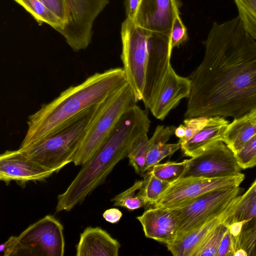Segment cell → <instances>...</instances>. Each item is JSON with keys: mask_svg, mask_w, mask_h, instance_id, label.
<instances>
[{"mask_svg": "<svg viewBox=\"0 0 256 256\" xmlns=\"http://www.w3.org/2000/svg\"><path fill=\"white\" fill-rule=\"evenodd\" d=\"M143 180L136 181L127 190L117 194L112 199L114 206L134 210L146 205L142 188Z\"/></svg>", "mask_w": 256, "mask_h": 256, "instance_id": "obj_24", "label": "cell"}, {"mask_svg": "<svg viewBox=\"0 0 256 256\" xmlns=\"http://www.w3.org/2000/svg\"><path fill=\"white\" fill-rule=\"evenodd\" d=\"M236 250L235 241L228 226L227 230L222 239L216 256H234Z\"/></svg>", "mask_w": 256, "mask_h": 256, "instance_id": "obj_34", "label": "cell"}, {"mask_svg": "<svg viewBox=\"0 0 256 256\" xmlns=\"http://www.w3.org/2000/svg\"><path fill=\"white\" fill-rule=\"evenodd\" d=\"M174 134L179 140L182 139L185 135V128L184 124H180L176 128L174 131Z\"/></svg>", "mask_w": 256, "mask_h": 256, "instance_id": "obj_37", "label": "cell"}, {"mask_svg": "<svg viewBox=\"0 0 256 256\" xmlns=\"http://www.w3.org/2000/svg\"><path fill=\"white\" fill-rule=\"evenodd\" d=\"M188 34L186 28L182 22L180 16L175 18L170 34V40L172 48H178L186 41Z\"/></svg>", "mask_w": 256, "mask_h": 256, "instance_id": "obj_33", "label": "cell"}, {"mask_svg": "<svg viewBox=\"0 0 256 256\" xmlns=\"http://www.w3.org/2000/svg\"><path fill=\"white\" fill-rule=\"evenodd\" d=\"M96 106L75 116L38 142L18 150L30 160L54 172H58L73 162Z\"/></svg>", "mask_w": 256, "mask_h": 256, "instance_id": "obj_4", "label": "cell"}, {"mask_svg": "<svg viewBox=\"0 0 256 256\" xmlns=\"http://www.w3.org/2000/svg\"><path fill=\"white\" fill-rule=\"evenodd\" d=\"M230 122L223 116L209 117L208 122L194 137L181 145L184 154L190 158L197 156L220 141Z\"/></svg>", "mask_w": 256, "mask_h": 256, "instance_id": "obj_20", "label": "cell"}, {"mask_svg": "<svg viewBox=\"0 0 256 256\" xmlns=\"http://www.w3.org/2000/svg\"><path fill=\"white\" fill-rule=\"evenodd\" d=\"M137 102L128 84L97 104L84 132L73 163L82 166L88 162L110 134L122 115Z\"/></svg>", "mask_w": 256, "mask_h": 256, "instance_id": "obj_5", "label": "cell"}, {"mask_svg": "<svg viewBox=\"0 0 256 256\" xmlns=\"http://www.w3.org/2000/svg\"><path fill=\"white\" fill-rule=\"evenodd\" d=\"M180 148L181 144L179 142L174 144L158 142L152 146L147 154L146 172L165 158L173 154Z\"/></svg>", "mask_w": 256, "mask_h": 256, "instance_id": "obj_28", "label": "cell"}, {"mask_svg": "<svg viewBox=\"0 0 256 256\" xmlns=\"http://www.w3.org/2000/svg\"><path fill=\"white\" fill-rule=\"evenodd\" d=\"M120 242L100 227L86 228L80 234L76 256H118Z\"/></svg>", "mask_w": 256, "mask_h": 256, "instance_id": "obj_19", "label": "cell"}, {"mask_svg": "<svg viewBox=\"0 0 256 256\" xmlns=\"http://www.w3.org/2000/svg\"><path fill=\"white\" fill-rule=\"evenodd\" d=\"M189 164L190 159L182 162H168L156 164L149 170L156 177L170 184L184 176Z\"/></svg>", "mask_w": 256, "mask_h": 256, "instance_id": "obj_25", "label": "cell"}, {"mask_svg": "<svg viewBox=\"0 0 256 256\" xmlns=\"http://www.w3.org/2000/svg\"><path fill=\"white\" fill-rule=\"evenodd\" d=\"M70 21L65 40L74 52L84 50L92 38L94 20L109 0H66Z\"/></svg>", "mask_w": 256, "mask_h": 256, "instance_id": "obj_11", "label": "cell"}, {"mask_svg": "<svg viewBox=\"0 0 256 256\" xmlns=\"http://www.w3.org/2000/svg\"><path fill=\"white\" fill-rule=\"evenodd\" d=\"M191 81L176 73L172 65L164 79L158 95L150 110L157 119L163 120L181 100L188 98Z\"/></svg>", "mask_w": 256, "mask_h": 256, "instance_id": "obj_18", "label": "cell"}, {"mask_svg": "<svg viewBox=\"0 0 256 256\" xmlns=\"http://www.w3.org/2000/svg\"><path fill=\"white\" fill-rule=\"evenodd\" d=\"M150 126L148 113L138 106L124 112L101 146L58 196L56 212L71 210L101 184L116 164L127 157L133 142L148 134Z\"/></svg>", "mask_w": 256, "mask_h": 256, "instance_id": "obj_2", "label": "cell"}, {"mask_svg": "<svg viewBox=\"0 0 256 256\" xmlns=\"http://www.w3.org/2000/svg\"><path fill=\"white\" fill-rule=\"evenodd\" d=\"M145 236L166 246L176 240L178 231V220L174 209L152 206L136 217Z\"/></svg>", "mask_w": 256, "mask_h": 256, "instance_id": "obj_17", "label": "cell"}, {"mask_svg": "<svg viewBox=\"0 0 256 256\" xmlns=\"http://www.w3.org/2000/svg\"><path fill=\"white\" fill-rule=\"evenodd\" d=\"M244 116L251 122L256 124V106L251 110Z\"/></svg>", "mask_w": 256, "mask_h": 256, "instance_id": "obj_38", "label": "cell"}, {"mask_svg": "<svg viewBox=\"0 0 256 256\" xmlns=\"http://www.w3.org/2000/svg\"><path fill=\"white\" fill-rule=\"evenodd\" d=\"M180 4L178 0H139L133 21L150 31L170 35Z\"/></svg>", "mask_w": 256, "mask_h": 256, "instance_id": "obj_15", "label": "cell"}, {"mask_svg": "<svg viewBox=\"0 0 256 256\" xmlns=\"http://www.w3.org/2000/svg\"><path fill=\"white\" fill-rule=\"evenodd\" d=\"M14 0L28 12L39 25L46 23L62 35L64 30L62 22L40 0Z\"/></svg>", "mask_w": 256, "mask_h": 256, "instance_id": "obj_22", "label": "cell"}, {"mask_svg": "<svg viewBox=\"0 0 256 256\" xmlns=\"http://www.w3.org/2000/svg\"><path fill=\"white\" fill-rule=\"evenodd\" d=\"M234 152L220 141L204 152L190 158L184 176L220 177L240 172Z\"/></svg>", "mask_w": 256, "mask_h": 256, "instance_id": "obj_13", "label": "cell"}, {"mask_svg": "<svg viewBox=\"0 0 256 256\" xmlns=\"http://www.w3.org/2000/svg\"><path fill=\"white\" fill-rule=\"evenodd\" d=\"M244 178L241 172L220 177L183 176L170 183L152 206L174 209L210 192L240 186Z\"/></svg>", "mask_w": 256, "mask_h": 256, "instance_id": "obj_8", "label": "cell"}, {"mask_svg": "<svg viewBox=\"0 0 256 256\" xmlns=\"http://www.w3.org/2000/svg\"><path fill=\"white\" fill-rule=\"evenodd\" d=\"M128 83L123 68L96 72L70 86L28 116V130L18 149L24 150L50 135L84 110L102 102Z\"/></svg>", "mask_w": 256, "mask_h": 256, "instance_id": "obj_3", "label": "cell"}, {"mask_svg": "<svg viewBox=\"0 0 256 256\" xmlns=\"http://www.w3.org/2000/svg\"><path fill=\"white\" fill-rule=\"evenodd\" d=\"M226 223L232 236L237 239L236 251L241 250L247 256H256V179L242 194L236 210Z\"/></svg>", "mask_w": 256, "mask_h": 256, "instance_id": "obj_12", "label": "cell"}, {"mask_svg": "<svg viewBox=\"0 0 256 256\" xmlns=\"http://www.w3.org/2000/svg\"><path fill=\"white\" fill-rule=\"evenodd\" d=\"M234 154L242 170L256 166V134Z\"/></svg>", "mask_w": 256, "mask_h": 256, "instance_id": "obj_30", "label": "cell"}, {"mask_svg": "<svg viewBox=\"0 0 256 256\" xmlns=\"http://www.w3.org/2000/svg\"><path fill=\"white\" fill-rule=\"evenodd\" d=\"M240 191V186L212 191L174 209L178 220L176 239L218 212Z\"/></svg>", "mask_w": 256, "mask_h": 256, "instance_id": "obj_9", "label": "cell"}, {"mask_svg": "<svg viewBox=\"0 0 256 256\" xmlns=\"http://www.w3.org/2000/svg\"><path fill=\"white\" fill-rule=\"evenodd\" d=\"M151 31L126 18L121 26V60L127 82L136 101L142 100L148 58V41Z\"/></svg>", "mask_w": 256, "mask_h": 256, "instance_id": "obj_6", "label": "cell"}, {"mask_svg": "<svg viewBox=\"0 0 256 256\" xmlns=\"http://www.w3.org/2000/svg\"><path fill=\"white\" fill-rule=\"evenodd\" d=\"M62 22V36L66 38L70 21V10L66 0H40Z\"/></svg>", "mask_w": 256, "mask_h": 256, "instance_id": "obj_31", "label": "cell"}, {"mask_svg": "<svg viewBox=\"0 0 256 256\" xmlns=\"http://www.w3.org/2000/svg\"><path fill=\"white\" fill-rule=\"evenodd\" d=\"M204 44L202 60L188 76L185 118L244 116L256 106V40L238 16L214 22Z\"/></svg>", "mask_w": 256, "mask_h": 256, "instance_id": "obj_1", "label": "cell"}, {"mask_svg": "<svg viewBox=\"0 0 256 256\" xmlns=\"http://www.w3.org/2000/svg\"><path fill=\"white\" fill-rule=\"evenodd\" d=\"M208 118L198 116L186 118L184 120L185 135L182 139L179 140L178 142L182 145L194 137L206 125Z\"/></svg>", "mask_w": 256, "mask_h": 256, "instance_id": "obj_32", "label": "cell"}, {"mask_svg": "<svg viewBox=\"0 0 256 256\" xmlns=\"http://www.w3.org/2000/svg\"><path fill=\"white\" fill-rule=\"evenodd\" d=\"M172 50L170 35L151 32L142 100L147 108L154 104L171 66Z\"/></svg>", "mask_w": 256, "mask_h": 256, "instance_id": "obj_10", "label": "cell"}, {"mask_svg": "<svg viewBox=\"0 0 256 256\" xmlns=\"http://www.w3.org/2000/svg\"><path fill=\"white\" fill-rule=\"evenodd\" d=\"M122 216V213L118 208H111L104 212L102 214L104 218L111 224H116L120 221Z\"/></svg>", "mask_w": 256, "mask_h": 256, "instance_id": "obj_35", "label": "cell"}, {"mask_svg": "<svg viewBox=\"0 0 256 256\" xmlns=\"http://www.w3.org/2000/svg\"><path fill=\"white\" fill-rule=\"evenodd\" d=\"M139 0H126V18H129L132 20H134Z\"/></svg>", "mask_w": 256, "mask_h": 256, "instance_id": "obj_36", "label": "cell"}, {"mask_svg": "<svg viewBox=\"0 0 256 256\" xmlns=\"http://www.w3.org/2000/svg\"><path fill=\"white\" fill-rule=\"evenodd\" d=\"M54 173L29 159L18 149L6 150L0 156V180L6 185L14 181L24 186L28 182L44 180Z\"/></svg>", "mask_w": 256, "mask_h": 256, "instance_id": "obj_16", "label": "cell"}, {"mask_svg": "<svg viewBox=\"0 0 256 256\" xmlns=\"http://www.w3.org/2000/svg\"><path fill=\"white\" fill-rule=\"evenodd\" d=\"M64 248V226L48 214L13 236L12 256H63Z\"/></svg>", "mask_w": 256, "mask_h": 256, "instance_id": "obj_7", "label": "cell"}, {"mask_svg": "<svg viewBox=\"0 0 256 256\" xmlns=\"http://www.w3.org/2000/svg\"><path fill=\"white\" fill-rule=\"evenodd\" d=\"M241 198L242 194L232 198L218 212L167 246L168 250L174 256H197L214 230L234 214Z\"/></svg>", "mask_w": 256, "mask_h": 256, "instance_id": "obj_14", "label": "cell"}, {"mask_svg": "<svg viewBox=\"0 0 256 256\" xmlns=\"http://www.w3.org/2000/svg\"><path fill=\"white\" fill-rule=\"evenodd\" d=\"M256 134V124L244 116L234 118L230 122L224 136L223 142L236 154Z\"/></svg>", "mask_w": 256, "mask_h": 256, "instance_id": "obj_21", "label": "cell"}, {"mask_svg": "<svg viewBox=\"0 0 256 256\" xmlns=\"http://www.w3.org/2000/svg\"><path fill=\"white\" fill-rule=\"evenodd\" d=\"M153 145V142L150 138H148L147 133L139 136L132 143L127 157L128 158L130 164L136 173L142 175L146 172L147 154Z\"/></svg>", "mask_w": 256, "mask_h": 256, "instance_id": "obj_23", "label": "cell"}, {"mask_svg": "<svg viewBox=\"0 0 256 256\" xmlns=\"http://www.w3.org/2000/svg\"><path fill=\"white\" fill-rule=\"evenodd\" d=\"M144 184L142 188L146 204L152 205L159 198L170 183L161 180L148 170L144 174Z\"/></svg>", "mask_w": 256, "mask_h": 256, "instance_id": "obj_26", "label": "cell"}, {"mask_svg": "<svg viewBox=\"0 0 256 256\" xmlns=\"http://www.w3.org/2000/svg\"><path fill=\"white\" fill-rule=\"evenodd\" d=\"M227 229L226 221L218 226L204 242L197 256H216L221 242Z\"/></svg>", "mask_w": 256, "mask_h": 256, "instance_id": "obj_29", "label": "cell"}, {"mask_svg": "<svg viewBox=\"0 0 256 256\" xmlns=\"http://www.w3.org/2000/svg\"><path fill=\"white\" fill-rule=\"evenodd\" d=\"M234 0L245 30L256 40V0Z\"/></svg>", "mask_w": 256, "mask_h": 256, "instance_id": "obj_27", "label": "cell"}]
</instances>
